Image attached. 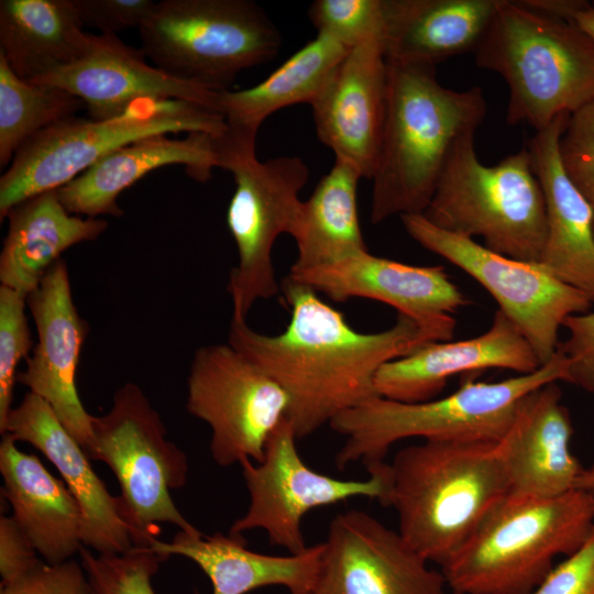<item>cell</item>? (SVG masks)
Instances as JSON below:
<instances>
[{"mask_svg":"<svg viewBox=\"0 0 594 594\" xmlns=\"http://www.w3.org/2000/svg\"><path fill=\"white\" fill-rule=\"evenodd\" d=\"M290 319L278 334H263L233 309L228 343L287 393V419L304 439L339 414L377 396L375 375L387 362L432 342L410 318L380 332H361L311 287L282 282Z\"/></svg>","mask_w":594,"mask_h":594,"instance_id":"obj_1","label":"cell"},{"mask_svg":"<svg viewBox=\"0 0 594 594\" xmlns=\"http://www.w3.org/2000/svg\"><path fill=\"white\" fill-rule=\"evenodd\" d=\"M387 62L383 135L372 177L371 221L422 215L459 138L486 114L479 87L458 91L436 78V66Z\"/></svg>","mask_w":594,"mask_h":594,"instance_id":"obj_2","label":"cell"},{"mask_svg":"<svg viewBox=\"0 0 594 594\" xmlns=\"http://www.w3.org/2000/svg\"><path fill=\"white\" fill-rule=\"evenodd\" d=\"M388 472L399 535L441 568L509 495L497 442L424 440L400 449Z\"/></svg>","mask_w":594,"mask_h":594,"instance_id":"obj_3","label":"cell"},{"mask_svg":"<svg viewBox=\"0 0 594 594\" xmlns=\"http://www.w3.org/2000/svg\"><path fill=\"white\" fill-rule=\"evenodd\" d=\"M568 381V361L556 354L538 370L498 382L465 381L448 396L403 403L374 396L339 414L330 427L345 437L336 455L339 470L361 461L366 470L385 462L404 439L499 442L521 398L543 385Z\"/></svg>","mask_w":594,"mask_h":594,"instance_id":"obj_4","label":"cell"},{"mask_svg":"<svg viewBox=\"0 0 594 594\" xmlns=\"http://www.w3.org/2000/svg\"><path fill=\"white\" fill-rule=\"evenodd\" d=\"M475 54L508 87V124L536 131L594 103V40L575 22L502 0Z\"/></svg>","mask_w":594,"mask_h":594,"instance_id":"obj_5","label":"cell"},{"mask_svg":"<svg viewBox=\"0 0 594 594\" xmlns=\"http://www.w3.org/2000/svg\"><path fill=\"white\" fill-rule=\"evenodd\" d=\"M594 529V496H506L441 568L453 594H530Z\"/></svg>","mask_w":594,"mask_h":594,"instance_id":"obj_6","label":"cell"},{"mask_svg":"<svg viewBox=\"0 0 594 594\" xmlns=\"http://www.w3.org/2000/svg\"><path fill=\"white\" fill-rule=\"evenodd\" d=\"M475 132H465L453 145L422 215L442 230L482 238L495 253L540 262L546 201L529 151L524 147L486 166L476 155Z\"/></svg>","mask_w":594,"mask_h":594,"instance_id":"obj_7","label":"cell"},{"mask_svg":"<svg viewBox=\"0 0 594 594\" xmlns=\"http://www.w3.org/2000/svg\"><path fill=\"white\" fill-rule=\"evenodd\" d=\"M142 51L164 73L212 91L273 59L278 29L251 0H162L139 28Z\"/></svg>","mask_w":594,"mask_h":594,"instance_id":"obj_8","label":"cell"},{"mask_svg":"<svg viewBox=\"0 0 594 594\" xmlns=\"http://www.w3.org/2000/svg\"><path fill=\"white\" fill-rule=\"evenodd\" d=\"M202 132L222 136L223 117L180 100H143L123 114L70 117L28 140L0 178V220L20 202L72 182L109 153L155 134Z\"/></svg>","mask_w":594,"mask_h":594,"instance_id":"obj_9","label":"cell"},{"mask_svg":"<svg viewBox=\"0 0 594 594\" xmlns=\"http://www.w3.org/2000/svg\"><path fill=\"white\" fill-rule=\"evenodd\" d=\"M92 429L95 443L89 458L106 463L113 472L135 546H150L157 538L161 522L200 532L170 495L187 483V454L167 439L160 414L139 385L124 383L114 393L110 409L94 416Z\"/></svg>","mask_w":594,"mask_h":594,"instance_id":"obj_10","label":"cell"},{"mask_svg":"<svg viewBox=\"0 0 594 594\" xmlns=\"http://www.w3.org/2000/svg\"><path fill=\"white\" fill-rule=\"evenodd\" d=\"M220 167L234 180L226 219L239 254L227 290L233 309L246 317L255 301L280 290L272 251L276 239L293 230L309 169L299 156L261 162L255 150L231 146L223 139Z\"/></svg>","mask_w":594,"mask_h":594,"instance_id":"obj_11","label":"cell"},{"mask_svg":"<svg viewBox=\"0 0 594 594\" xmlns=\"http://www.w3.org/2000/svg\"><path fill=\"white\" fill-rule=\"evenodd\" d=\"M400 220L417 243L461 268L492 295L541 365L556 354L564 321L592 306L586 294L562 282L540 262L495 253L473 239L436 227L424 215H405Z\"/></svg>","mask_w":594,"mask_h":594,"instance_id":"obj_12","label":"cell"},{"mask_svg":"<svg viewBox=\"0 0 594 594\" xmlns=\"http://www.w3.org/2000/svg\"><path fill=\"white\" fill-rule=\"evenodd\" d=\"M289 405L284 388L229 343L195 351L186 408L210 427V452L218 465L261 462Z\"/></svg>","mask_w":594,"mask_h":594,"instance_id":"obj_13","label":"cell"},{"mask_svg":"<svg viewBox=\"0 0 594 594\" xmlns=\"http://www.w3.org/2000/svg\"><path fill=\"white\" fill-rule=\"evenodd\" d=\"M292 422L284 418L271 435L264 458L240 462L250 496L246 513L237 519L231 534L263 529L272 546L300 553L308 546L301 520L312 509L367 497L386 506L389 490L388 463L367 469L362 481L339 480L310 469L301 459Z\"/></svg>","mask_w":594,"mask_h":594,"instance_id":"obj_14","label":"cell"},{"mask_svg":"<svg viewBox=\"0 0 594 594\" xmlns=\"http://www.w3.org/2000/svg\"><path fill=\"white\" fill-rule=\"evenodd\" d=\"M322 546L314 594H446L442 571L366 512L336 515Z\"/></svg>","mask_w":594,"mask_h":594,"instance_id":"obj_15","label":"cell"},{"mask_svg":"<svg viewBox=\"0 0 594 594\" xmlns=\"http://www.w3.org/2000/svg\"><path fill=\"white\" fill-rule=\"evenodd\" d=\"M287 276L334 301L384 302L414 320L432 342L453 337V314L469 304L443 266L409 265L369 251Z\"/></svg>","mask_w":594,"mask_h":594,"instance_id":"obj_16","label":"cell"},{"mask_svg":"<svg viewBox=\"0 0 594 594\" xmlns=\"http://www.w3.org/2000/svg\"><path fill=\"white\" fill-rule=\"evenodd\" d=\"M26 299L37 341L18 382L48 404L90 457L94 416L85 409L76 384L88 324L74 302L67 263L59 258Z\"/></svg>","mask_w":594,"mask_h":594,"instance_id":"obj_17","label":"cell"},{"mask_svg":"<svg viewBox=\"0 0 594 594\" xmlns=\"http://www.w3.org/2000/svg\"><path fill=\"white\" fill-rule=\"evenodd\" d=\"M144 57L142 50L114 34L94 35L90 48L78 61L28 81L76 96L95 120L119 117L143 100H180L218 112L219 91L172 77L150 66Z\"/></svg>","mask_w":594,"mask_h":594,"instance_id":"obj_18","label":"cell"},{"mask_svg":"<svg viewBox=\"0 0 594 594\" xmlns=\"http://www.w3.org/2000/svg\"><path fill=\"white\" fill-rule=\"evenodd\" d=\"M386 100L385 48L372 41L348 51L310 103L321 143L370 179L377 163Z\"/></svg>","mask_w":594,"mask_h":594,"instance_id":"obj_19","label":"cell"},{"mask_svg":"<svg viewBox=\"0 0 594 594\" xmlns=\"http://www.w3.org/2000/svg\"><path fill=\"white\" fill-rule=\"evenodd\" d=\"M0 432L10 435L16 442L32 444L56 468L80 507L84 547L109 554L122 553L135 546L120 497L110 494L82 447L47 403L26 393L10 410Z\"/></svg>","mask_w":594,"mask_h":594,"instance_id":"obj_20","label":"cell"},{"mask_svg":"<svg viewBox=\"0 0 594 594\" xmlns=\"http://www.w3.org/2000/svg\"><path fill=\"white\" fill-rule=\"evenodd\" d=\"M541 366L531 345L499 310L482 334L459 341L425 343L385 363L376 373L377 396L420 403L433 399L457 374L505 369L529 374Z\"/></svg>","mask_w":594,"mask_h":594,"instance_id":"obj_21","label":"cell"},{"mask_svg":"<svg viewBox=\"0 0 594 594\" xmlns=\"http://www.w3.org/2000/svg\"><path fill=\"white\" fill-rule=\"evenodd\" d=\"M561 399L557 382L524 396L497 442L509 496L551 498L574 490L584 468L571 452L573 427Z\"/></svg>","mask_w":594,"mask_h":594,"instance_id":"obj_22","label":"cell"},{"mask_svg":"<svg viewBox=\"0 0 594 594\" xmlns=\"http://www.w3.org/2000/svg\"><path fill=\"white\" fill-rule=\"evenodd\" d=\"M221 136L202 132L185 138L155 134L120 147L57 189L68 212L88 218L123 216L119 195L143 176L167 165H184L190 177L207 182L221 165Z\"/></svg>","mask_w":594,"mask_h":594,"instance_id":"obj_23","label":"cell"},{"mask_svg":"<svg viewBox=\"0 0 594 594\" xmlns=\"http://www.w3.org/2000/svg\"><path fill=\"white\" fill-rule=\"evenodd\" d=\"M571 114L557 117L528 141L546 201L547 238L540 263L594 301V231L590 206L569 177L560 140Z\"/></svg>","mask_w":594,"mask_h":594,"instance_id":"obj_24","label":"cell"},{"mask_svg":"<svg viewBox=\"0 0 594 594\" xmlns=\"http://www.w3.org/2000/svg\"><path fill=\"white\" fill-rule=\"evenodd\" d=\"M150 547L165 560L180 556L196 563L209 578L212 594H246L272 585L284 586L289 594H314L323 548L321 542L300 553L270 556L250 550L241 534L184 530L169 542L156 538Z\"/></svg>","mask_w":594,"mask_h":594,"instance_id":"obj_25","label":"cell"},{"mask_svg":"<svg viewBox=\"0 0 594 594\" xmlns=\"http://www.w3.org/2000/svg\"><path fill=\"white\" fill-rule=\"evenodd\" d=\"M0 472L12 518L44 562L57 564L79 554L81 512L64 481L38 458L19 450L10 435H3L0 443Z\"/></svg>","mask_w":594,"mask_h":594,"instance_id":"obj_26","label":"cell"},{"mask_svg":"<svg viewBox=\"0 0 594 594\" xmlns=\"http://www.w3.org/2000/svg\"><path fill=\"white\" fill-rule=\"evenodd\" d=\"M502 0H384L386 59L435 65L475 52Z\"/></svg>","mask_w":594,"mask_h":594,"instance_id":"obj_27","label":"cell"},{"mask_svg":"<svg viewBox=\"0 0 594 594\" xmlns=\"http://www.w3.org/2000/svg\"><path fill=\"white\" fill-rule=\"evenodd\" d=\"M9 229L0 253L1 285L28 298L69 248L99 238L109 223L67 211L57 189L31 197L6 217Z\"/></svg>","mask_w":594,"mask_h":594,"instance_id":"obj_28","label":"cell"},{"mask_svg":"<svg viewBox=\"0 0 594 594\" xmlns=\"http://www.w3.org/2000/svg\"><path fill=\"white\" fill-rule=\"evenodd\" d=\"M348 51L339 42L317 34L257 85L219 91L217 108L227 124V141L238 147L255 148L263 121L285 107L310 105Z\"/></svg>","mask_w":594,"mask_h":594,"instance_id":"obj_29","label":"cell"},{"mask_svg":"<svg viewBox=\"0 0 594 594\" xmlns=\"http://www.w3.org/2000/svg\"><path fill=\"white\" fill-rule=\"evenodd\" d=\"M82 29L73 0L0 1V55L23 80L82 57L95 35Z\"/></svg>","mask_w":594,"mask_h":594,"instance_id":"obj_30","label":"cell"},{"mask_svg":"<svg viewBox=\"0 0 594 594\" xmlns=\"http://www.w3.org/2000/svg\"><path fill=\"white\" fill-rule=\"evenodd\" d=\"M358 169L336 158L315 190L301 200L293 230L297 257L290 272H302L369 251L358 212Z\"/></svg>","mask_w":594,"mask_h":594,"instance_id":"obj_31","label":"cell"},{"mask_svg":"<svg viewBox=\"0 0 594 594\" xmlns=\"http://www.w3.org/2000/svg\"><path fill=\"white\" fill-rule=\"evenodd\" d=\"M68 91L19 78L0 55V166L32 136L84 106Z\"/></svg>","mask_w":594,"mask_h":594,"instance_id":"obj_32","label":"cell"},{"mask_svg":"<svg viewBox=\"0 0 594 594\" xmlns=\"http://www.w3.org/2000/svg\"><path fill=\"white\" fill-rule=\"evenodd\" d=\"M79 557L92 594H156L152 578L165 560L150 546L109 554L82 547Z\"/></svg>","mask_w":594,"mask_h":594,"instance_id":"obj_33","label":"cell"},{"mask_svg":"<svg viewBox=\"0 0 594 594\" xmlns=\"http://www.w3.org/2000/svg\"><path fill=\"white\" fill-rule=\"evenodd\" d=\"M308 16L317 34L349 50L372 41L384 44V0H316Z\"/></svg>","mask_w":594,"mask_h":594,"instance_id":"obj_34","label":"cell"},{"mask_svg":"<svg viewBox=\"0 0 594 594\" xmlns=\"http://www.w3.org/2000/svg\"><path fill=\"white\" fill-rule=\"evenodd\" d=\"M28 299L12 288L0 285V429L12 407L18 365L33 351L26 316Z\"/></svg>","mask_w":594,"mask_h":594,"instance_id":"obj_35","label":"cell"},{"mask_svg":"<svg viewBox=\"0 0 594 594\" xmlns=\"http://www.w3.org/2000/svg\"><path fill=\"white\" fill-rule=\"evenodd\" d=\"M560 153L569 177L591 208L594 231V103L569 117Z\"/></svg>","mask_w":594,"mask_h":594,"instance_id":"obj_36","label":"cell"},{"mask_svg":"<svg viewBox=\"0 0 594 594\" xmlns=\"http://www.w3.org/2000/svg\"><path fill=\"white\" fill-rule=\"evenodd\" d=\"M0 594H92L80 562H41L20 579L1 585Z\"/></svg>","mask_w":594,"mask_h":594,"instance_id":"obj_37","label":"cell"},{"mask_svg":"<svg viewBox=\"0 0 594 594\" xmlns=\"http://www.w3.org/2000/svg\"><path fill=\"white\" fill-rule=\"evenodd\" d=\"M84 26L101 34H114L130 28L138 29L148 18L156 2L152 0H73Z\"/></svg>","mask_w":594,"mask_h":594,"instance_id":"obj_38","label":"cell"},{"mask_svg":"<svg viewBox=\"0 0 594 594\" xmlns=\"http://www.w3.org/2000/svg\"><path fill=\"white\" fill-rule=\"evenodd\" d=\"M563 327L568 337L558 351L568 361V382L594 392V311L571 316Z\"/></svg>","mask_w":594,"mask_h":594,"instance_id":"obj_39","label":"cell"},{"mask_svg":"<svg viewBox=\"0 0 594 594\" xmlns=\"http://www.w3.org/2000/svg\"><path fill=\"white\" fill-rule=\"evenodd\" d=\"M530 594H594V529Z\"/></svg>","mask_w":594,"mask_h":594,"instance_id":"obj_40","label":"cell"},{"mask_svg":"<svg viewBox=\"0 0 594 594\" xmlns=\"http://www.w3.org/2000/svg\"><path fill=\"white\" fill-rule=\"evenodd\" d=\"M26 535L12 517L0 518V575L1 585L28 574L42 561Z\"/></svg>","mask_w":594,"mask_h":594,"instance_id":"obj_41","label":"cell"},{"mask_svg":"<svg viewBox=\"0 0 594 594\" xmlns=\"http://www.w3.org/2000/svg\"><path fill=\"white\" fill-rule=\"evenodd\" d=\"M519 2L532 11L573 22L576 13L590 4L583 0H519Z\"/></svg>","mask_w":594,"mask_h":594,"instance_id":"obj_42","label":"cell"},{"mask_svg":"<svg viewBox=\"0 0 594 594\" xmlns=\"http://www.w3.org/2000/svg\"><path fill=\"white\" fill-rule=\"evenodd\" d=\"M574 22L594 40V7L592 3L576 13Z\"/></svg>","mask_w":594,"mask_h":594,"instance_id":"obj_43","label":"cell"},{"mask_svg":"<svg viewBox=\"0 0 594 594\" xmlns=\"http://www.w3.org/2000/svg\"><path fill=\"white\" fill-rule=\"evenodd\" d=\"M574 490L586 491L594 495V461L588 468H584Z\"/></svg>","mask_w":594,"mask_h":594,"instance_id":"obj_44","label":"cell"},{"mask_svg":"<svg viewBox=\"0 0 594 594\" xmlns=\"http://www.w3.org/2000/svg\"><path fill=\"white\" fill-rule=\"evenodd\" d=\"M592 6L594 7V1L592 2Z\"/></svg>","mask_w":594,"mask_h":594,"instance_id":"obj_45","label":"cell"},{"mask_svg":"<svg viewBox=\"0 0 594 594\" xmlns=\"http://www.w3.org/2000/svg\"><path fill=\"white\" fill-rule=\"evenodd\" d=\"M593 495V494H592ZM594 496V495H593Z\"/></svg>","mask_w":594,"mask_h":594,"instance_id":"obj_46","label":"cell"}]
</instances>
